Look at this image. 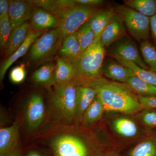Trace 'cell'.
Wrapping results in <instances>:
<instances>
[{
    "label": "cell",
    "instance_id": "obj_23",
    "mask_svg": "<svg viewBox=\"0 0 156 156\" xmlns=\"http://www.w3.org/2000/svg\"><path fill=\"white\" fill-rule=\"evenodd\" d=\"M111 57L121 64L132 70L136 76L156 86V73L150 69H144L136 63L115 53H111Z\"/></svg>",
    "mask_w": 156,
    "mask_h": 156
},
{
    "label": "cell",
    "instance_id": "obj_33",
    "mask_svg": "<svg viewBox=\"0 0 156 156\" xmlns=\"http://www.w3.org/2000/svg\"><path fill=\"white\" fill-rule=\"evenodd\" d=\"M26 76L25 65L22 63L18 66L14 67L10 73V79L11 82L15 84H19L25 80Z\"/></svg>",
    "mask_w": 156,
    "mask_h": 156
},
{
    "label": "cell",
    "instance_id": "obj_10",
    "mask_svg": "<svg viewBox=\"0 0 156 156\" xmlns=\"http://www.w3.org/2000/svg\"><path fill=\"white\" fill-rule=\"evenodd\" d=\"M20 121L0 129V156H11L18 149Z\"/></svg>",
    "mask_w": 156,
    "mask_h": 156
},
{
    "label": "cell",
    "instance_id": "obj_39",
    "mask_svg": "<svg viewBox=\"0 0 156 156\" xmlns=\"http://www.w3.org/2000/svg\"><path fill=\"white\" fill-rule=\"evenodd\" d=\"M101 156H119L116 153L114 152H109L108 153L105 154L101 155Z\"/></svg>",
    "mask_w": 156,
    "mask_h": 156
},
{
    "label": "cell",
    "instance_id": "obj_30",
    "mask_svg": "<svg viewBox=\"0 0 156 156\" xmlns=\"http://www.w3.org/2000/svg\"><path fill=\"white\" fill-rule=\"evenodd\" d=\"M76 32L82 53L95 42V34L91 28L89 20L83 24Z\"/></svg>",
    "mask_w": 156,
    "mask_h": 156
},
{
    "label": "cell",
    "instance_id": "obj_37",
    "mask_svg": "<svg viewBox=\"0 0 156 156\" xmlns=\"http://www.w3.org/2000/svg\"><path fill=\"white\" fill-rule=\"evenodd\" d=\"M150 29L156 45V14L153 17H150Z\"/></svg>",
    "mask_w": 156,
    "mask_h": 156
},
{
    "label": "cell",
    "instance_id": "obj_17",
    "mask_svg": "<svg viewBox=\"0 0 156 156\" xmlns=\"http://www.w3.org/2000/svg\"><path fill=\"white\" fill-rule=\"evenodd\" d=\"M112 127L116 134L127 139L136 137L140 133V128L136 122L126 116L115 118L112 122Z\"/></svg>",
    "mask_w": 156,
    "mask_h": 156
},
{
    "label": "cell",
    "instance_id": "obj_21",
    "mask_svg": "<svg viewBox=\"0 0 156 156\" xmlns=\"http://www.w3.org/2000/svg\"><path fill=\"white\" fill-rule=\"evenodd\" d=\"M115 13L114 9H107L96 11L93 14L89 21L95 40L101 39L104 30Z\"/></svg>",
    "mask_w": 156,
    "mask_h": 156
},
{
    "label": "cell",
    "instance_id": "obj_7",
    "mask_svg": "<svg viewBox=\"0 0 156 156\" xmlns=\"http://www.w3.org/2000/svg\"><path fill=\"white\" fill-rule=\"evenodd\" d=\"M59 36L57 28L43 33L31 46L29 54L30 59L37 62L51 56L60 46Z\"/></svg>",
    "mask_w": 156,
    "mask_h": 156
},
{
    "label": "cell",
    "instance_id": "obj_22",
    "mask_svg": "<svg viewBox=\"0 0 156 156\" xmlns=\"http://www.w3.org/2000/svg\"><path fill=\"white\" fill-rule=\"evenodd\" d=\"M105 112L103 103L97 95L84 113L81 122L82 126L88 128L92 127L100 119Z\"/></svg>",
    "mask_w": 156,
    "mask_h": 156
},
{
    "label": "cell",
    "instance_id": "obj_24",
    "mask_svg": "<svg viewBox=\"0 0 156 156\" xmlns=\"http://www.w3.org/2000/svg\"><path fill=\"white\" fill-rule=\"evenodd\" d=\"M126 84L136 95L156 97V86L141 80L136 75L129 78Z\"/></svg>",
    "mask_w": 156,
    "mask_h": 156
},
{
    "label": "cell",
    "instance_id": "obj_25",
    "mask_svg": "<svg viewBox=\"0 0 156 156\" xmlns=\"http://www.w3.org/2000/svg\"><path fill=\"white\" fill-rule=\"evenodd\" d=\"M34 7L54 13L71 8L77 5L75 0H34L30 1Z\"/></svg>",
    "mask_w": 156,
    "mask_h": 156
},
{
    "label": "cell",
    "instance_id": "obj_4",
    "mask_svg": "<svg viewBox=\"0 0 156 156\" xmlns=\"http://www.w3.org/2000/svg\"><path fill=\"white\" fill-rule=\"evenodd\" d=\"M105 54V47L101 39H96L91 46L71 62L77 74L75 80L83 82L101 79V69Z\"/></svg>",
    "mask_w": 156,
    "mask_h": 156
},
{
    "label": "cell",
    "instance_id": "obj_35",
    "mask_svg": "<svg viewBox=\"0 0 156 156\" xmlns=\"http://www.w3.org/2000/svg\"><path fill=\"white\" fill-rule=\"evenodd\" d=\"M9 2L7 0L0 1V19L9 15Z\"/></svg>",
    "mask_w": 156,
    "mask_h": 156
},
{
    "label": "cell",
    "instance_id": "obj_19",
    "mask_svg": "<svg viewBox=\"0 0 156 156\" xmlns=\"http://www.w3.org/2000/svg\"><path fill=\"white\" fill-rule=\"evenodd\" d=\"M81 53L80 45L76 32L67 36L62 41L58 51L59 58L72 62Z\"/></svg>",
    "mask_w": 156,
    "mask_h": 156
},
{
    "label": "cell",
    "instance_id": "obj_31",
    "mask_svg": "<svg viewBox=\"0 0 156 156\" xmlns=\"http://www.w3.org/2000/svg\"><path fill=\"white\" fill-rule=\"evenodd\" d=\"M11 32L9 15L0 19V46L2 50L5 49Z\"/></svg>",
    "mask_w": 156,
    "mask_h": 156
},
{
    "label": "cell",
    "instance_id": "obj_5",
    "mask_svg": "<svg viewBox=\"0 0 156 156\" xmlns=\"http://www.w3.org/2000/svg\"><path fill=\"white\" fill-rule=\"evenodd\" d=\"M96 12L94 7L77 5L53 13L58 20L59 41L65 37L76 32L85 23L89 21Z\"/></svg>",
    "mask_w": 156,
    "mask_h": 156
},
{
    "label": "cell",
    "instance_id": "obj_18",
    "mask_svg": "<svg viewBox=\"0 0 156 156\" xmlns=\"http://www.w3.org/2000/svg\"><path fill=\"white\" fill-rule=\"evenodd\" d=\"M31 26L35 30H44L58 27V20L51 12L41 8L35 9L31 19Z\"/></svg>",
    "mask_w": 156,
    "mask_h": 156
},
{
    "label": "cell",
    "instance_id": "obj_15",
    "mask_svg": "<svg viewBox=\"0 0 156 156\" xmlns=\"http://www.w3.org/2000/svg\"><path fill=\"white\" fill-rule=\"evenodd\" d=\"M44 32V30H31L28 36L22 44L10 57L7 58L1 66L0 69V80L1 82L4 79L6 72L9 68L15 62L17 61L18 58L25 55L36 39L37 38Z\"/></svg>",
    "mask_w": 156,
    "mask_h": 156
},
{
    "label": "cell",
    "instance_id": "obj_16",
    "mask_svg": "<svg viewBox=\"0 0 156 156\" xmlns=\"http://www.w3.org/2000/svg\"><path fill=\"white\" fill-rule=\"evenodd\" d=\"M77 74L75 68L70 61L58 58L53 74L52 85L54 86L74 81Z\"/></svg>",
    "mask_w": 156,
    "mask_h": 156
},
{
    "label": "cell",
    "instance_id": "obj_1",
    "mask_svg": "<svg viewBox=\"0 0 156 156\" xmlns=\"http://www.w3.org/2000/svg\"><path fill=\"white\" fill-rule=\"evenodd\" d=\"M43 138L54 156H101L96 136L76 124L54 123Z\"/></svg>",
    "mask_w": 156,
    "mask_h": 156
},
{
    "label": "cell",
    "instance_id": "obj_40",
    "mask_svg": "<svg viewBox=\"0 0 156 156\" xmlns=\"http://www.w3.org/2000/svg\"><path fill=\"white\" fill-rule=\"evenodd\" d=\"M11 156H20L18 149L16 151L14 152V153L11 155Z\"/></svg>",
    "mask_w": 156,
    "mask_h": 156
},
{
    "label": "cell",
    "instance_id": "obj_3",
    "mask_svg": "<svg viewBox=\"0 0 156 156\" xmlns=\"http://www.w3.org/2000/svg\"><path fill=\"white\" fill-rule=\"evenodd\" d=\"M77 84L74 81L54 86L49 102V114L54 123L76 125Z\"/></svg>",
    "mask_w": 156,
    "mask_h": 156
},
{
    "label": "cell",
    "instance_id": "obj_26",
    "mask_svg": "<svg viewBox=\"0 0 156 156\" xmlns=\"http://www.w3.org/2000/svg\"><path fill=\"white\" fill-rule=\"evenodd\" d=\"M56 65L48 62L41 66L33 74L31 79L37 84L48 87L52 86L53 74Z\"/></svg>",
    "mask_w": 156,
    "mask_h": 156
},
{
    "label": "cell",
    "instance_id": "obj_11",
    "mask_svg": "<svg viewBox=\"0 0 156 156\" xmlns=\"http://www.w3.org/2000/svg\"><path fill=\"white\" fill-rule=\"evenodd\" d=\"M9 17L12 31L31 17L35 7L30 1H9Z\"/></svg>",
    "mask_w": 156,
    "mask_h": 156
},
{
    "label": "cell",
    "instance_id": "obj_12",
    "mask_svg": "<svg viewBox=\"0 0 156 156\" xmlns=\"http://www.w3.org/2000/svg\"><path fill=\"white\" fill-rule=\"evenodd\" d=\"M101 74L117 83H126L129 78L135 75L132 70L112 58L104 60Z\"/></svg>",
    "mask_w": 156,
    "mask_h": 156
},
{
    "label": "cell",
    "instance_id": "obj_2",
    "mask_svg": "<svg viewBox=\"0 0 156 156\" xmlns=\"http://www.w3.org/2000/svg\"><path fill=\"white\" fill-rule=\"evenodd\" d=\"M85 84L95 88L105 111L131 115L144 110L138 95L126 83L110 82L101 78L87 81Z\"/></svg>",
    "mask_w": 156,
    "mask_h": 156
},
{
    "label": "cell",
    "instance_id": "obj_6",
    "mask_svg": "<svg viewBox=\"0 0 156 156\" xmlns=\"http://www.w3.org/2000/svg\"><path fill=\"white\" fill-rule=\"evenodd\" d=\"M115 11L122 18L128 32L134 39L140 43L148 40L150 17L123 5H116Z\"/></svg>",
    "mask_w": 156,
    "mask_h": 156
},
{
    "label": "cell",
    "instance_id": "obj_27",
    "mask_svg": "<svg viewBox=\"0 0 156 156\" xmlns=\"http://www.w3.org/2000/svg\"><path fill=\"white\" fill-rule=\"evenodd\" d=\"M125 5L149 17L156 14V0H125Z\"/></svg>",
    "mask_w": 156,
    "mask_h": 156
},
{
    "label": "cell",
    "instance_id": "obj_13",
    "mask_svg": "<svg viewBox=\"0 0 156 156\" xmlns=\"http://www.w3.org/2000/svg\"><path fill=\"white\" fill-rule=\"evenodd\" d=\"M126 31L122 18L115 13L104 30L101 41L105 47L112 46L119 39L124 36Z\"/></svg>",
    "mask_w": 156,
    "mask_h": 156
},
{
    "label": "cell",
    "instance_id": "obj_8",
    "mask_svg": "<svg viewBox=\"0 0 156 156\" xmlns=\"http://www.w3.org/2000/svg\"><path fill=\"white\" fill-rule=\"evenodd\" d=\"M46 108L44 99L41 94L34 93L28 98L24 111V121L29 130H38L45 120Z\"/></svg>",
    "mask_w": 156,
    "mask_h": 156
},
{
    "label": "cell",
    "instance_id": "obj_36",
    "mask_svg": "<svg viewBox=\"0 0 156 156\" xmlns=\"http://www.w3.org/2000/svg\"><path fill=\"white\" fill-rule=\"evenodd\" d=\"M76 2L79 5H84L91 7L101 5L103 3L102 0H75Z\"/></svg>",
    "mask_w": 156,
    "mask_h": 156
},
{
    "label": "cell",
    "instance_id": "obj_32",
    "mask_svg": "<svg viewBox=\"0 0 156 156\" xmlns=\"http://www.w3.org/2000/svg\"><path fill=\"white\" fill-rule=\"evenodd\" d=\"M138 119L144 126L148 127H156V109H144L139 113Z\"/></svg>",
    "mask_w": 156,
    "mask_h": 156
},
{
    "label": "cell",
    "instance_id": "obj_28",
    "mask_svg": "<svg viewBox=\"0 0 156 156\" xmlns=\"http://www.w3.org/2000/svg\"><path fill=\"white\" fill-rule=\"evenodd\" d=\"M128 156H156V139L148 138L135 145Z\"/></svg>",
    "mask_w": 156,
    "mask_h": 156
},
{
    "label": "cell",
    "instance_id": "obj_38",
    "mask_svg": "<svg viewBox=\"0 0 156 156\" xmlns=\"http://www.w3.org/2000/svg\"><path fill=\"white\" fill-rule=\"evenodd\" d=\"M26 156H43L36 151H32L29 152Z\"/></svg>",
    "mask_w": 156,
    "mask_h": 156
},
{
    "label": "cell",
    "instance_id": "obj_29",
    "mask_svg": "<svg viewBox=\"0 0 156 156\" xmlns=\"http://www.w3.org/2000/svg\"><path fill=\"white\" fill-rule=\"evenodd\" d=\"M140 50L146 64L156 73V47L147 40L140 43Z\"/></svg>",
    "mask_w": 156,
    "mask_h": 156
},
{
    "label": "cell",
    "instance_id": "obj_34",
    "mask_svg": "<svg viewBox=\"0 0 156 156\" xmlns=\"http://www.w3.org/2000/svg\"><path fill=\"white\" fill-rule=\"evenodd\" d=\"M138 97L143 109H156V97L138 95Z\"/></svg>",
    "mask_w": 156,
    "mask_h": 156
},
{
    "label": "cell",
    "instance_id": "obj_20",
    "mask_svg": "<svg viewBox=\"0 0 156 156\" xmlns=\"http://www.w3.org/2000/svg\"><path fill=\"white\" fill-rule=\"evenodd\" d=\"M31 27L25 22L12 31L5 48L6 57L9 58L22 44L31 31Z\"/></svg>",
    "mask_w": 156,
    "mask_h": 156
},
{
    "label": "cell",
    "instance_id": "obj_14",
    "mask_svg": "<svg viewBox=\"0 0 156 156\" xmlns=\"http://www.w3.org/2000/svg\"><path fill=\"white\" fill-rule=\"evenodd\" d=\"M96 96L97 92L95 88L86 84H77L76 125L77 123H81L85 112Z\"/></svg>",
    "mask_w": 156,
    "mask_h": 156
},
{
    "label": "cell",
    "instance_id": "obj_9",
    "mask_svg": "<svg viewBox=\"0 0 156 156\" xmlns=\"http://www.w3.org/2000/svg\"><path fill=\"white\" fill-rule=\"evenodd\" d=\"M111 53L118 54L125 59L136 63L144 69L149 67L143 60L136 43L131 38L124 36L112 45Z\"/></svg>",
    "mask_w": 156,
    "mask_h": 156
}]
</instances>
